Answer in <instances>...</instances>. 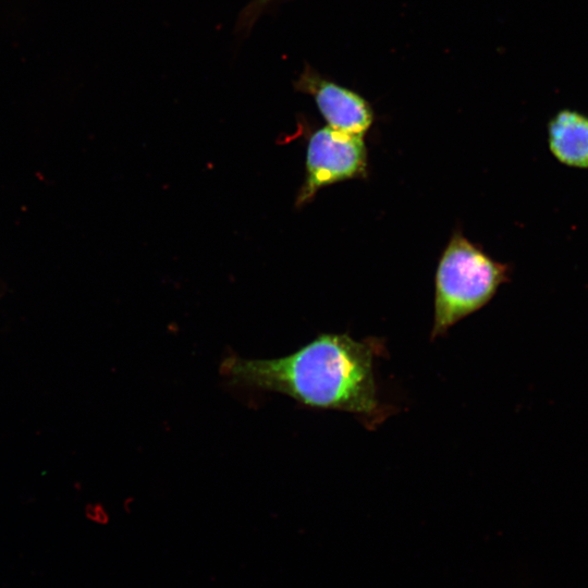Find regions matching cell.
<instances>
[{"instance_id": "cell-1", "label": "cell", "mask_w": 588, "mask_h": 588, "mask_svg": "<svg viewBox=\"0 0 588 588\" xmlns=\"http://www.w3.org/2000/svg\"><path fill=\"white\" fill-rule=\"evenodd\" d=\"M375 339L323 333L283 357H226L220 372L230 383L285 394L317 409L356 415L368 426L383 418L373 372Z\"/></svg>"}, {"instance_id": "cell-4", "label": "cell", "mask_w": 588, "mask_h": 588, "mask_svg": "<svg viewBox=\"0 0 588 588\" xmlns=\"http://www.w3.org/2000/svg\"><path fill=\"white\" fill-rule=\"evenodd\" d=\"M296 88L315 98L328 126L336 131L364 137L372 123V111L365 99L311 70L302 74Z\"/></svg>"}, {"instance_id": "cell-5", "label": "cell", "mask_w": 588, "mask_h": 588, "mask_svg": "<svg viewBox=\"0 0 588 588\" xmlns=\"http://www.w3.org/2000/svg\"><path fill=\"white\" fill-rule=\"evenodd\" d=\"M548 143L561 163L588 169V117L569 109L559 111L548 124Z\"/></svg>"}, {"instance_id": "cell-3", "label": "cell", "mask_w": 588, "mask_h": 588, "mask_svg": "<svg viewBox=\"0 0 588 588\" xmlns=\"http://www.w3.org/2000/svg\"><path fill=\"white\" fill-rule=\"evenodd\" d=\"M363 138L330 126L322 127L310 136L306 179L299 189L297 205L309 201L321 187L366 175L367 150Z\"/></svg>"}, {"instance_id": "cell-2", "label": "cell", "mask_w": 588, "mask_h": 588, "mask_svg": "<svg viewBox=\"0 0 588 588\" xmlns=\"http://www.w3.org/2000/svg\"><path fill=\"white\" fill-rule=\"evenodd\" d=\"M510 268L455 233L444 249L436 274L431 339L443 335L466 316L483 307L509 280Z\"/></svg>"}, {"instance_id": "cell-6", "label": "cell", "mask_w": 588, "mask_h": 588, "mask_svg": "<svg viewBox=\"0 0 588 588\" xmlns=\"http://www.w3.org/2000/svg\"><path fill=\"white\" fill-rule=\"evenodd\" d=\"M266 1H268V0H258V2H260V3H264V2H266Z\"/></svg>"}]
</instances>
